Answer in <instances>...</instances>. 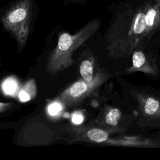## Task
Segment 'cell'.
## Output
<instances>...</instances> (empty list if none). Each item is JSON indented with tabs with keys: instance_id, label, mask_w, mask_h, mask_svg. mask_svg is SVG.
<instances>
[{
	"instance_id": "6da1fadb",
	"label": "cell",
	"mask_w": 160,
	"mask_h": 160,
	"mask_svg": "<svg viewBox=\"0 0 160 160\" xmlns=\"http://www.w3.org/2000/svg\"><path fill=\"white\" fill-rule=\"evenodd\" d=\"M111 18L106 34L109 56H128L149 39L160 22V0H120L108 6Z\"/></svg>"
},
{
	"instance_id": "3957f363",
	"label": "cell",
	"mask_w": 160,
	"mask_h": 160,
	"mask_svg": "<svg viewBox=\"0 0 160 160\" xmlns=\"http://www.w3.org/2000/svg\"><path fill=\"white\" fill-rule=\"evenodd\" d=\"M38 9L34 0H16L2 17V23L22 48L28 40L32 19Z\"/></svg>"
},
{
	"instance_id": "30bf717a",
	"label": "cell",
	"mask_w": 160,
	"mask_h": 160,
	"mask_svg": "<svg viewBox=\"0 0 160 160\" xmlns=\"http://www.w3.org/2000/svg\"><path fill=\"white\" fill-rule=\"evenodd\" d=\"M2 92L8 96H12L18 89V82L14 77H9L3 81L1 84Z\"/></svg>"
},
{
	"instance_id": "52a82bcc",
	"label": "cell",
	"mask_w": 160,
	"mask_h": 160,
	"mask_svg": "<svg viewBox=\"0 0 160 160\" xmlns=\"http://www.w3.org/2000/svg\"><path fill=\"white\" fill-rule=\"evenodd\" d=\"M142 111L144 115L150 118H159V102L151 96L148 97L142 102Z\"/></svg>"
},
{
	"instance_id": "2e32d148",
	"label": "cell",
	"mask_w": 160,
	"mask_h": 160,
	"mask_svg": "<svg viewBox=\"0 0 160 160\" xmlns=\"http://www.w3.org/2000/svg\"><path fill=\"white\" fill-rule=\"evenodd\" d=\"M2 105H3V104H1V103H0V108L2 106Z\"/></svg>"
},
{
	"instance_id": "8fae6325",
	"label": "cell",
	"mask_w": 160,
	"mask_h": 160,
	"mask_svg": "<svg viewBox=\"0 0 160 160\" xmlns=\"http://www.w3.org/2000/svg\"><path fill=\"white\" fill-rule=\"evenodd\" d=\"M121 116V111L117 108H112L106 114L104 121L109 126H115L118 124Z\"/></svg>"
},
{
	"instance_id": "8992f818",
	"label": "cell",
	"mask_w": 160,
	"mask_h": 160,
	"mask_svg": "<svg viewBox=\"0 0 160 160\" xmlns=\"http://www.w3.org/2000/svg\"><path fill=\"white\" fill-rule=\"evenodd\" d=\"M78 139L87 141L97 143H112V140L109 138L108 132L101 129L97 128H90L86 129H78Z\"/></svg>"
},
{
	"instance_id": "7a4b0ae2",
	"label": "cell",
	"mask_w": 160,
	"mask_h": 160,
	"mask_svg": "<svg viewBox=\"0 0 160 160\" xmlns=\"http://www.w3.org/2000/svg\"><path fill=\"white\" fill-rule=\"evenodd\" d=\"M101 25V18H96L88 22L74 34L65 31L59 33L57 45L48 59L46 71L53 74L71 66L74 62L72 53L92 37Z\"/></svg>"
},
{
	"instance_id": "5bb4252c",
	"label": "cell",
	"mask_w": 160,
	"mask_h": 160,
	"mask_svg": "<svg viewBox=\"0 0 160 160\" xmlns=\"http://www.w3.org/2000/svg\"><path fill=\"white\" fill-rule=\"evenodd\" d=\"M66 4H74L79 5H85L87 0H63Z\"/></svg>"
},
{
	"instance_id": "ba28073f",
	"label": "cell",
	"mask_w": 160,
	"mask_h": 160,
	"mask_svg": "<svg viewBox=\"0 0 160 160\" xmlns=\"http://www.w3.org/2000/svg\"><path fill=\"white\" fill-rule=\"evenodd\" d=\"M36 94V84L33 79L28 81L18 92V98L20 101L24 102L30 101Z\"/></svg>"
},
{
	"instance_id": "9a60e30c",
	"label": "cell",
	"mask_w": 160,
	"mask_h": 160,
	"mask_svg": "<svg viewBox=\"0 0 160 160\" xmlns=\"http://www.w3.org/2000/svg\"><path fill=\"white\" fill-rule=\"evenodd\" d=\"M106 1H120V0H106Z\"/></svg>"
},
{
	"instance_id": "4fadbf2b",
	"label": "cell",
	"mask_w": 160,
	"mask_h": 160,
	"mask_svg": "<svg viewBox=\"0 0 160 160\" xmlns=\"http://www.w3.org/2000/svg\"><path fill=\"white\" fill-rule=\"evenodd\" d=\"M83 121V116L79 113H75L72 117V121L76 124H81Z\"/></svg>"
},
{
	"instance_id": "9c48e42d",
	"label": "cell",
	"mask_w": 160,
	"mask_h": 160,
	"mask_svg": "<svg viewBox=\"0 0 160 160\" xmlns=\"http://www.w3.org/2000/svg\"><path fill=\"white\" fill-rule=\"evenodd\" d=\"M93 65L89 59L82 61L79 66V72L85 81H91L94 78Z\"/></svg>"
},
{
	"instance_id": "7c38bea8",
	"label": "cell",
	"mask_w": 160,
	"mask_h": 160,
	"mask_svg": "<svg viewBox=\"0 0 160 160\" xmlns=\"http://www.w3.org/2000/svg\"><path fill=\"white\" fill-rule=\"evenodd\" d=\"M61 110V104L59 103V102H53L51 105H49L48 108V111L50 114L54 116L57 114Z\"/></svg>"
},
{
	"instance_id": "277c9868",
	"label": "cell",
	"mask_w": 160,
	"mask_h": 160,
	"mask_svg": "<svg viewBox=\"0 0 160 160\" xmlns=\"http://www.w3.org/2000/svg\"><path fill=\"white\" fill-rule=\"evenodd\" d=\"M107 78V74L99 72L91 81H78L62 91L56 101L68 107L74 106L93 93Z\"/></svg>"
},
{
	"instance_id": "5b68a950",
	"label": "cell",
	"mask_w": 160,
	"mask_h": 160,
	"mask_svg": "<svg viewBox=\"0 0 160 160\" xmlns=\"http://www.w3.org/2000/svg\"><path fill=\"white\" fill-rule=\"evenodd\" d=\"M132 65L128 70L129 72L141 71L152 75H155L157 72L156 64L150 62V59L148 58L147 55L141 50L132 52Z\"/></svg>"
}]
</instances>
